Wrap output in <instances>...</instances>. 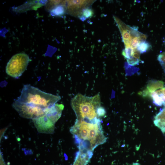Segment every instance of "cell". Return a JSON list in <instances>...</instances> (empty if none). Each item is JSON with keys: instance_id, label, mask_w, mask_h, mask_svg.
<instances>
[{"instance_id": "cell-1", "label": "cell", "mask_w": 165, "mask_h": 165, "mask_svg": "<svg viewBox=\"0 0 165 165\" xmlns=\"http://www.w3.org/2000/svg\"><path fill=\"white\" fill-rule=\"evenodd\" d=\"M61 99L59 95L27 84L24 86L20 95L12 106L21 117L33 120L45 114Z\"/></svg>"}, {"instance_id": "cell-2", "label": "cell", "mask_w": 165, "mask_h": 165, "mask_svg": "<svg viewBox=\"0 0 165 165\" xmlns=\"http://www.w3.org/2000/svg\"><path fill=\"white\" fill-rule=\"evenodd\" d=\"M80 153L92 156L94 149L105 143L104 135L99 118L93 120L76 119L70 130Z\"/></svg>"}, {"instance_id": "cell-3", "label": "cell", "mask_w": 165, "mask_h": 165, "mask_svg": "<svg viewBox=\"0 0 165 165\" xmlns=\"http://www.w3.org/2000/svg\"><path fill=\"white\" fill-rule=\"evenodd\" d=\"M121 34L125 48L122 54L127 59L128 64L131 66L137 65L140 59L141 53L138 47L142 42L146 40V35L140 32L138 28L126 24L117 17L114 16Z\"/></svg>"}, {"instance_id": "cell-4", "label": "cell", "mask_w": 165, "mask_h": 165, "mask_svg": "<svg viewBox=\"0 0 165 165\" xmlns=\"http://www.w3.org/2000/svg\"><path fill=\"white\" fill-rule=\"evenodd\" d=\"M101 98L98 94L89 97L78 94L72 99L71 107L77 119L92 120L98 117L97 109L101 106Z\"/></svg>"}, {"instance_id": "cell-5", "label": "cell", "mask_w": 165, "mask_h": 165, "mask_svg": "<svg viewBox=\"0 0 165 165\" xmlns=\"http://www.w3.org/2000/svg\"><path fill=\"white\" fill-rule=\"evenodd\" d=\"M29 61L28 56L20 53L13 56L6 67V72L9 76L16 79L20 77L26 70Z\"/></svg>"}, {"instance_id": "cell-6", "label": "cell", "mask_w": 165, "mask_h": 165, "mask_svg": "<svg viewBox=\"0 0 165 165\" xmlns=\"http://www.w3.org/2000/svg\"><path fill=\"white\" fill-rule=\"evenodd\" d=\"M94 2L93 0H67L63 1L62 4L70 14L80 16L83 9Z\"/></svg>"}, {"instance_id": "cell-7", "label": "cell", "mask_w": 165, "mask_h": 165, "mask_svg": "<svg viewBox=\"0 0 165 165\" xmlns=\"http://www.w3.org/2000/svg\"><path fill=\"white\" fill-rule=\"evenodd\" d=\"M34 125L40 133L52 134L54 132L55 124L45 115L33 119Z\"/></svg>"}, {"instance_id": "cell-8", "label": "cell", "mask_w": 165, "mask_h": 165, "mask_svg": "<svg viewBox=\"0 0 165 165\" xmlns=\"http://www.w3.org/2000/svg\"><path fill=\"white\" fill-rule=\"evenodd\" d=\"M64 108L63 105L56 103L45 115L55 124L60 118Z\"/></svg>"}, {"instance_id": "cell-9", "label": "cell", "mask_w": 165, "mask_h": 165, "mask_svg": "<svg viewBox=\"0 0 165 165\" xmlns=\"http://www.w3.org/2000/svg\"><path fill=\"white\" fill-rule=\"evenodd\" d=\"M163 88V82L160 81L150 80L148 82L146 89L141 94L144 97L149 96L150 94L159 89Z\"/></svg>"}, {"instance_id": "cell-10", "label": "cell", "mask_w": 165, "mask_h": 165, "mask_svg": "<svg viewBox=\"0 0 165 165\" xmlns=\"http://www.w3.org/2000/svg\"><path fill=\"white\" fill-rule=\"evenodd\" d=\"M163 89H159L151 93L149 95L152 99L153 103L157 106L164 105L165 96L163 93Z\"/></svg>"}, {"instance_id": "cell-11", "label": "cell", "mask_w": 165, "mask_h": 165, "mask_svg": "<svg viewBox=\"0 0 165 165\" xmlns=\"http://www.w3.org/2000/svg\"><path fill=\"white\" fill-rule=\"evenodd\" d=\"M154 123L163 134H165V107L155 116Z\"/></svg>"}, {"instance_id": "cell-12", "label": "cell", "mask_w": 165, "mask_h": 165, "mask_svg": "<svg viewBox=\"0 0 165 165\" xmlns=\"http://www.w3.org/2000/svg\"><path fill=\"white\" fill-rule=\"evenodd\" d=\"M65 12V7L62 4L58 5L52 9L51 14L53 16H61L64 14Z\"/></svg>"}, {"instance_id": "cell-13", "label": "cell", "mask_w": 165, "mask_h": 165, "mask_svg": "<svg viewBox=\"0 0 165 165\" xmlns=\"http://www.w3.org/2000/svg\"><path fill=\"white\" fill-rule=\"evenodd\" d=\"M94 14L93 9L87 7L83 9L80 16V19L84 21L86 19L92 17Z\"/></svg>"}, {"instance_id": "cell-14", "label": "cell", "mask_w": 165, "mask_h": 165, "mask_svg": "<svg viewBox=\"0 0 165 165\" xmlns=\"http://www.w3.org/2000/svg\"><path fill=\"white\" fill-rule=\"evenodd\" d=\"M151 47L149 43L145 40L140 43L137 49L141 53H143L146 52Z\"/></svg>"}, {"instance_id": "cell-15", "label": "cell", "mask_w": 165, "mask_h": 165, "mask_svg": "<svg viewBox=\"0 0 165 165\" xmlns=\"http://www.w3.org/2000/svg\"><path fill=\"white\" fill-rule=\"evenodd\" d=\"M106 114V111L105 108L100 106L97 109V114L98 117L104 116Z\"/></svg>"}, {"instance_id": "cell-16", "label": "cell", "mask_w": 165, "mask_h": 165, "mask_svg": "<svg viewBox=\"0 0 165 165\" xmlns=\"http://www.w3.org/2000/svg\"><path fill=\"white\" fill-rule=\"evenodd\" d=\"M163 92L165 96V88H164ZM164 106H165V103Z\"/></svg>"}]
</instances>
